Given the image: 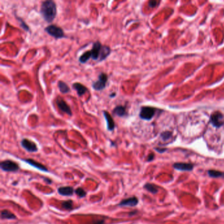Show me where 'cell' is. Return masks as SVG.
Instances as JSON below:
<instances>
[{
    "instance_id": "cell-1",
    "label": "cell",
    "mask_w": 224,
    "mask_h": 224,
    "mask_svg": "<svg viewBox=\"0 0 224 224\" xmlns=\"http://www.w3.org/2000/svg\"><path fill=\"white\" fill-rule=\"evenodd\" d=\"M57 12V5L55 2L47 0L41 3L40 13L46 22L52 23L56 17Z\"/></svg>"
},
{
    "instance_id": "cell-2",
    "label": "cell",
    "mask_w": 224,
    "mask_h": 224,
    "mask_svg": "<svg viewBox=\"0 0 224 224\" xmlns=\"http://www.w3.org/2000/svg\"><path fill=\"white\" fill-rule=\"evenodd\" d=\"M45 31L47 32L49 35L53 37L55 39H61L65 37V35L63 30L57 25L52 24L49 25L48 27L45 28Z\"/></svg>"
},
{
    "instance_id": "cell-3",
    "label": "cell",
    "mask_w": 224,
    "mask_h": 224,
    "mask_svg": "<svg viewBox=\"0 0 224 224\" xmlns=\"http://www.w3.org/2000/svg\"><path fill=\"white\" fill-rule=\"evenodd\" d=\"M108 81V75L105 73H101L98 76V80L93 82L92 87L95 91H102L107 86Z\"/></svg>"
},
{
    "instance_id": "cell-4",
    "label": "cell",
    "mask_w": 224,
    "mask_h": 224,
    "mask_svg": "<svg viewBox=\"0 0 224 224\" xmlns=\"http://www.w3.org/2000/svg\"><path fill=\"white\" fill-rule=\"evenodd\" d=\"M155 111V108L153 107H143L141 108L140 113H139V117L143 120H150L154 116Z\"/></svg>"
},
{
    "instance_id": "cell-5",
    "label": "cell",
    "mask_w": 224,
    "mask_h": 224,
    "mask_svg": "<svg viewBox=\"0 0 224 224\" xmlns=\"http://www.w3.org/2000/svg\"><path fill=\"white\" fill-rule=\"evenodd\" d=\"M0 166L3 170L6 172H16L19 169L17 164L9 160H4L0 164Z\"/></svg>"
},
{
    "instance_id": "cell-6",
    "label": "cell",
    "mask_w": 224,
    "mask_h": 224,
    "mask_svg": "<svg viewBox=\"0 0 224 224\" xmlns=\"http://www.w3.org/2000/svg\"><path fill=\"white\" fill-rule=\"evenodd\" d=\"M56 104L59 110H61L62 112L70 116L73 115V112H72L70 107H69V105L65 102V101L64 99H62L61 98H58L56 100Z\"/></svg>"
},
{
    "instance_id": "cell-7",
    "label": "cell",
    "mask_w": 224,
    "mask_h": 224,
    "mask_svg": "<svg viewBox=\"0 0 224 224\" xmlns=\"http://www.w3.org/2000/svg\"><path fill=\"white\" fill-rule=\"evenodd\" d=\"M102 48L103 45L99 41H96L93 44L92 49L90 50L91 59L93 60H98L99 61Z\"/></svg>"
},
{
    "instance_id": "cell-8",
    "label": "cell",
    "mask_w": 224,
    "mask_h": 224,
    "mask_svg": "<svg viewBox=\"0 0 224 224\" xmlns=\"http://www.w3.org/2000/svg\"><path fill=\"white\" fill-rule=\"evenodd\" d=\"M210 122L215 127H220L224 124L223 116L221 112H215L210 117Z\"/></svg>"
},
{
    "instance_id": "cell-9",
    "label": "cell",
    "mask_w": 224,
    "mask_h": 224,
    "mask_svg": "<svg viewBox=\"0 0 224 224\" xmlns=\"http://www.w3.org/2000/svg\"><path fill=\"white\" fill-rule=\"evenodd\" d=\"M21 145L28 152H31V153H34V152L37 151V147L35 143L29 140L28 139H23L20 143Z\"/></svg>"
},
{
    "instance_id": "cell-10",
    "label": "cell",
    "mask_w": 224,
    "mask_h": 224,
    "mask_svg": "<svg viewBox=\"0 0 224 224\" xmlns=\"http://www.w3.org/2000/svg\"><path fill=\"white\" fill-rule=\"evenodd\" d=\"M103 115L107 121V127L108 131H113L115 128V123L112 116L107 111H103Z\"/></svg>"
},
{
    "instance_id": "cell-11",
    "label": "cell",
    "mask_w": 224,
    "mask_h": 224,
    "mask_svg": "<svg viewBox=\"0 0 224 224\" xmlns=\"http://www.w3.org/2000/svg\"><path fill=\"white\" fill-rule=\"evenodd\" d=\"M73 87L76 91L78 96H82L84 95L88 91L87 88L85 86H84L82 84L78 83V82L74 83L73 84Z\"/></svg>"
},
{
    "instance_id": "cell-12",
    "label": "cell",
    "mask_w": 224,
    "mask_h": 224,
    "mask_svg": "<svg viewBox=\"0 0 224 224\" xmlns=\"http://www.w3.org/2000/svg\"><path fill=\"white\" fill-rule=\"evenodd\" d=\"M138 203V199L136 197H131L121 201L119 204L120 206H135Z\"/></svg>"
},
{
    "instance_id": "cell-13",
    "label": "cell",
    "mask_w": 224,
    "mask_h": 224,
    "mask_svg": "<svg viewBox=\"0 0 224 224\" xmlns=\"http://www.w3.org/2000/svg\"><path fill=\"white\" fill-rule=\"evenodd\" d=\"M174 167L181 171H190L193 168V164L188 163H176L174 164Z\"/></svg>"
},
{
    "instance_id": "cell-14",
    "label": "cell",
    "mask_w": 224,
    "mask_h": 224,
    "mask_svg": "<svg viewBox=\"0 0 224 224\" xmlns=\"http://www.w3.org/2000/svg\"><path fill=\"white\" fill-rule=\"evenodd\" d=\"M24 161L27 162L28 164H29L30 165H31L32 166L35 167L36 168L38 169V170H41V171H44V172H48V168L45 167L43 164H41L39 162H36L35 160H34L32 159H25Z\"/></svg>"
},
{
    "instance_id": "cell-15",
    "label": "cell",
    "mask_w": 224,
    "mask_h": 224,
    "mask_svg": "<svg viewBox=\"0 0 224 224\" xmlns=\"http://www.w3.org/2000/svg\"><path fill=\"white\" fill-rule=\"evenodd\" d=\"M112 112L115 115L119 117H124L127 115L126 107L122 105H118L115 108L113 109Z\"/></svg>"
},
{
    "instance_id": "cell-16",
    "label": "cell",
    "mask_w": 224,
    "mask_h": 224,
    "mask_svg": "<svg viewBox=\"0 0 224 224\" xmlns=\"http://www.w3.org/2000/svg\"><path fill=\"white\" fill-rule=\"evenodd\" d=\"M58 193L62 196H70L74 193V189L72 187H61L58 189Z\"/></svg>"
},
{
    "instance_id": "cell-17",
    "label": "cell",
    "mask_w": 224,
    "mask_h": 224,
    "mask_svg": "<svg viewBox=\"0 0 224 224\" xmlns=\"http://www.w3.org/2000/svg\"><path fill=\"white\" fill-rule=\"evenodd\" d=\"M111 49L108 47V46L103 45L102 49H101V52L99 62H101V61L105 60L109 55L111 54Z\"/></svg>"
},
{
    "instance_id": "cell-18",
    "label": "cell",
    "mask_w": 224,
    "mask_h": 224,
    "mask_svg": "<svg viewBox=\"0 0 224 224\" xmlns=\"http://www.w3.org/2000/svg\"><path fill=\"white\" fill-rule=\"evenodd\" d=\"M57 86L59 89V91H60L63 94H68L69 92L70 91L69 86L64 82L59 81L57 84Z\"/></svg>"
},
{
    "instance_id": "cell-19",
    "label": "cell",
    "mask_w": 224,
    "mask_h": 224,
    "mask_svg": "<svg viewBox=\"0 0 224 224\" xmlns=\"http://www.w3.org/2000/svg\"><path fill=\"white\" fill-rule=\"evenodd\" d=\"M91 58V52L90 50L87 51L85 53H84L79 58V61L80 62H81L82 64H84V63L87 62Z\"/></svg>"
},
{
    "instance_id": "cell-20",
    "label": "cell",
    "mask_w": 224,
    "mask_h": 224,
    "mask_svg": "<svg viewBox=\"0 0 224 224\" xmlns=\"http://www.w3.org/2000/svg\"><path fill=\"white\" fill-rule=\"evenodd\" d=\"M1 217L2 219H15L16 218L13 214L5 210H3L2 212Z\"/></svg>"
},
{
    "instance_id": "cell-21",
    "label": "cell",
    "mask_w": 224,
    "mask_h": 224,
    "mask_svg": "<svg viewBox=\"0 0 224 224\" xmlns=\"http://www.w3.org/2000/svg\"><path fill=\"white\" fill-rule=\"evenodd\" d=\"M16 19L19 20V23H20V27L22 28L24 30H25L26 32H29L30 31V28L28 27V25L27 24V23L24 22V21L20 17H18V16H16Z\"/></svg>"
},
{
    "instance_id": "cell-22",
    "label": "cell",
    "mask_w": 224,
    "mask_h": 224,
    "mask_svg": "<svg viewBox=\"0 0 224 224\" xmlns=\"http://www.w3.org/2000/svg\"><path fill=\"white\" fill-rule=\"evenodd\" d=\"M144 187H145L147 190H148V191H150L151 193H157V191H158V189L156 188V186H155V185H153V184L147 183V184H146V185L144 186Z\"/></svg>"
},
{
    "instance_id": "cell-23",
    "label": "cell",
    "mask_w": 224,
    "mask_h": 224,
    "mask_svg": "<svg viewBox=\"0 0 224 224\" xmlns=\"http://www.w3.org/2000/svg\"><path fill=\"white\" fill-rule=\"evenodd\" d=\"M208 174L210 176L213 177H224V174L220 172L215 171V170H210L208 172Z\"/></svg>"
},
{
    "instance_id": "cell-24",
    "label": "cell",
    "mask_w": 224,
    "mask_h": 224,
    "mask_svg": "<svg viewBox=\"0 0 224 224\" xmlns=\"http://www.w3.org/2000/svg\"><path fill=\"white\" fill-rule=\"evenodd\" d=\"M62 206L63 208L66 210H70L73 208V201H64L62 202Z\"/></svg>"
},
{
    "instance_id": "cell-25",
    "label": "cell",
    "mask_w": 224,
    "mask_h": 224,
    "mask_svg": "<svg viewBox=\"0 0 224 224\" xmlns=\"http://www.w3.org/2000/svg\"><path fill=\"white\" fill-rule=\"evenodd\" d=\"M75 193H76V195L78 196H79L80 197H81V198L84 197L86 195V192L84 191V190L81 187H79V188L76 189Z\"/></svg>"
},
{
    "instance_id": "cell-26",
    "label": "cell",
    "mask_w": 224,
    "mask_h": 224,
    "mask_svg": "<svg viewBox=\"0 0 224 224\" xmlns=\"http://www.w3.org/2000/svg\"><path fill=\"white\" fill-rule=\"evenodd\" d=\"M161 136H162V139H168V138L170 137V136H171V133L169 132H164V133H162Z\"/></svg>"
},
{
    "instance_id": "cell-27",
    "label": "cell",
    "mask_w": 224,
    "mask_h": 224,
    "mask_svg": "<svg viewBox=\"0 0 224 224\" xmlns=\"http://www.w3.org/2000/svg\"><path fill=\"white\" fill-rule=\"evenodd\" d=\"M158 3H159L158 2H156V1H151L149 3V7H155L157 5V4Z\"/></svg>"
},
{
    "instance_id": "cell-28",
    "label": "cell",
    "mask_w": 224,
    "mask_h": 224,
    "mask_svg": "<svg viewBox=\"0 0 224 224\" xmlns=\"http://www.w3.org/2000/svg\"><path fill=\"white\" fill-rule=\"evenodd\" d=\"M153 158H154V155L153 154H151V155L149 156V157H148V160H149V161H151V160L153 159Z\"/></svg>"
},
{
    "instance_id": "cell-29",
    "label": "cell",
    "mask_w": 224,
    "mask_h": 224,
    "mask_svg": "<svg viewBox=\"0 0 224 224\" xmlns=\"http://www.w3.org/2000/svg\"><path fill=\"white\" fill-rule=\"evenodd\" d=\"M104 223V220H99L95 222L94 224H103Z\"/></svg>"
},
{
    "instance_id": "cell-30",
    "label": "cell",
    "mask_w": 224,
    "mask_h": 224,
    "mask_svg": "<svg viewBox=\"0 0 224 224\" xmlns=\"http://www.w3.org/2000/svg\"><path fill=\"white\" fill-rule=\"evenodd\" d=\"M116 95V93H115V92H114V93H112V94H110V98H115V97Z\"/></svg>"
}]
</instances>
